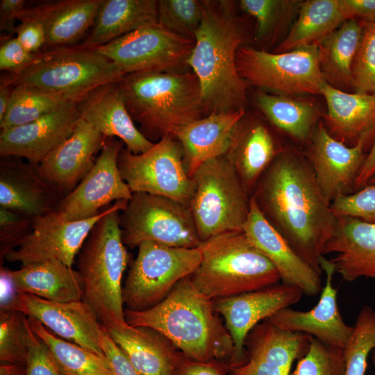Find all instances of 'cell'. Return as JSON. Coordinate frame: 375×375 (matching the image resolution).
<instances>
[{"label":"cell","instance_id":"cell-56","mask_svg":"<svg viewBox=\"0 0 375 375\" xmlns=\"http://www.w3.org/2000/svg\"><path fill=\"white\" fill-rule=\"evenodd\" d=\"M370 356H371V358H372V362L375 366V348L372 351V352L370 353Z\"/></svg>","mask_w":375,"mask_h":375},{"label":"cell","instance_id":"cell-32","mask_svg":"<svg viewBox=\"0 0 375 375\" xmlns=\"http://www.w3.org/2000/svg\"><path fill=\"white\" fill-rule=\"evenodd\" d=\"M158 1L103 0L94 26L79 46L94 49L138 29L158 24Z\"/></svg>","mask_w":375,"mask_h":375},{"label":"cell","instance_id":"cell-47","mask_svg":"<svg viewBox=\"0 0 375 375\" xmlns=\"http://www.w3.org/2000/svg\"><path fill=\"white\" fill-rule=\"evenodd\" d=\"M36 53L27 51L16 37L6 36L0 46V69L6 73H15L28 67Z\"/></svg>","mask_w":375,"mask_h":375},{"label":"cell","instance_id":"cell-13","mask_svg":"<svg viewBox=\"0 0 375 375\" xmlns=\"http://www.w3.org/2000/svg\"><path fill=\"white\" fill-rule=\"evenodd\" d=\"M194 40L158 24L146 26L94 49L124 74L179 71L186 65Z\"/></svg>","mask_w":375,"mask_h":375},{"label":"cell","instance_id":"cell-10","mask_svg":"<svg viewBox=\"0 0 375 375\" xmlns=\"http://www.w3.org/2000/svg\"><path fill=\"white\" fill-rule=\"evenodd\" d=\"M138 247L122 290L126 308L133 310H145L162 301L196 271L202 258L201 246L171 247L144 241Z\"/></svg>","mask_w":375,"mask_h":375},{"label":"cell","instance_id":"cell-30","mask_svg":"<svg viewBox=\"0 0 375 375\" xmlns=\"http://www.w3.org/2000/svg\"><path fill=\"white\" fill-rule=\"evenodd\" d=\"M103 326L142 375H174L183 357L169 341L149 328Z\"/></svg>","mask_w":375,"mask_h":375},{"label":"cell","instance_id":"cell-31","mask_svg":"<svg viewBox=\"0 0 375 375\" xmlns=\"http://www.w3.org/2000/svg\"><path fill=\"white\" fill-rule=\"evenodd\" d=\"M6 272L18 292L58 302L83 299V284L80 274L59 260L33 262Z\"/></svg>","mask_w":375,"mask_h":375},{"label":"cell","instance_id":"cell-27","mask_svg":"<svg viewBox=\"0 0 375 375\" xmlns=\"http://www.w3.org/2000/svg\"><path fill=\"white\" fill-rule=\"evenodd\" d=\"M329 253L335 254L331 261L343 280L375 278V224L338 217L335 231L324 250V256Z\"/></svg>","mask_w":375,"mask_h":375},{"label":"cell","instance_id":"cell-9","mask_svg":"<svg viewBox=\"0 0 375 375\" xmlns=\"http://www.w3.org/2000/svg\"><path fill=\"white\" fill-rule=\"evenodd\" d=\"M236 67L246 83L276 94H321L326 83L319 67L317 44L274 53L241 46Z\"/></svg>","mask_w":375,"mask_h":375},{"label":"cell","instance_id":"cell-26","mask_svg":"<svg viewBox=\"0 0 375 375\" xmlns=\"http://www.w3.org/2000/svg\"><path fill=\"white\" fill-rule=\"evenodd\" d=\"M244 109L212 113L179 128L173 136L181 144L192 177L203 162L226 156L243 120Z\"/></svg>","mask_w":375,"mask_h":375},{"label":"cell","instance_id":"cell-24","mask_svg":"<svg viewBox=\"0 0 375 375\" xmlns=\"http://www.w3.org/2000/svg\"><path fill=\"white\" fill-rule=\"evenodd\" d=\"M64 196L40 174L38 165L17 157L0 160V206L29 218L54 210Z\"/></svg>","mask_w":375,"mask_h":375},{"label":"cell","instance_id":"cell-21","mask_svg":"<svg viewBox=\"0 0 375 375\" xmlns=\"http://www.w3.org/2000/svg\"><path fill=\"white\" fill-rule=\"evenodd\" d=\"M77 103L66 102L32 122L1 130V158H25L38 165L74 131L80 119Z\"/></svg>","mask_w":375,"mask_h":375},{"label":"cell","instance_id":"cell-20","mask_svg":"<svg viewBox=\"0 0 375 375\" xmlns=\"http://www.w3.org/2000/svg\"><path fill=\"white\" fill-rule=\"evenodd\" d=\"M319 266L326 281L317 303L305 311L286 308L267 320L281 328L307 334L327 345L344 349L352 335L353 326L344 321L339 310L338 290L333 285L334 265L323 256Z\"/></svg>","mask_w":375,"mask_h":375},{"label":"cell","instance_id":"cell-55","mask_svg":"<svg viewBox=\"0 0 375 375\" xmlns=\"http://www.w3.org/2000/svg\"><path fill=\"white\" fill-rule=\"evenodd\" d=\"M0 375H26L25 365L7 362L1 364Z\"/></svg>","mask_w":375,"mask_h":375},{"label":"cell","instance_id":"cell-1","mask_svg":"<svg viewBox=\"0 0 375 375\" xmlns=\"http://www.w3.org/2000/svg\"><path fill=\"white\" fill-rule=\"evenodd\" d=\"M252 197L292 249L322 274L319 260L338 217L322 195L309 160L284 149L260 177Z\"/></svg>","mask_w":375,"mask_h":375},{"label":"cell","instance_id":"cell-41","mask_svg":"<svg viewBox=\"0 0 375 375\" xmlns=\"http://www.w3.org/2000/svg\"><path fill=\"white\" fill-rule=\"evenodd\" d=\"M158 23L177 35L194 40L203 17L201 1L160 0Z\"/></svg>","mask_w":375,"mask_h":375},{"label":"cell","instance_id":"cell-2","mask_svg":"<svg viewBox=\"0 0 375 375\" xmlns=\"http://www.w3.org/2000/svg\"><path fill=\"white\" fill-rule=\"evenodd\" d=\"M190 276L149 308H125L126 322L158 332L190 360H227L228 366L234 351L231 337L215 310L214 300L201 293Z\"/></svg>","mask_w":375,"mask_h":375},{"label":"cell","instance_id":"cell-33","mask_svg":"<svg viewBox=\"0 0 375 375\" xmlns=\"http://www.w3.org/2000/svg\"><path fill=\"white\" fill-rule=\"evenodd\" d=\"M278 151L267 126L259 122L240 124L226 157L249 191L271 164Z\"/></svg>","mask_w":375,"mask_h":375},{"label":"cell","instance_id":"cell-49","mask_svg":"<svg viewBox=\"0 0 375 375\" xmlns=\"http://www.w3.org/2000/svg\"><path fill=\"white\" fill-rule=\"evenodd\" d=\"M15 33L22 46L31 53H37L44 48L46 42L43 26L38 21L22 18L19 21Z\"/></svg>","mask_w":375,"mask_h":375},{"label":"cell","instance_id":"cell-29","mask_svg":"<svg viewBox=\"0 0 375 375\" xmlns=\"http://www.w3.org/2000/svg\"><path fill=\"white\" fill-rule=\"evenodd\" d=\"M321 94L327 111L325 127L336 140L350 146L361 138H369L375 131V97L360 92L348 93L327 83Z\"/></svg>","mask_w":375,"mask_h":375},{"label":"cell","instance_id":"cell-11","mask_svg":"<svg viewBox=\"0 0 375 375\" xmlns=\"http://www.w3.org/2000/svg\"><path fill=\"white\" fill-rule=\"evenodd\" d=\"M119 219L123 242L132 249L144 241L180 248L202 243L190 208L166 197L134 192Z\"/></svg>","mask_w":375,"mask_h":375},{"label":"cell","instance_id":"cell-45","mask_svg":"<svg viewBox=\"0 0 375 375\" xmlns=\"http://www.w3.org/2000/svg\"><path fill=\"white\" fill-rule=\"evenodd\" d=\"M331 208L337 217H351L375 224V183L340 196L331 203Z\"/></svg>","mask_w":375,"mask_h":375},{"label":"cell","instance_id":"cell-22","mask_svg":"<svg viewBox=\"0 0 375 375\" xmlns=\"http://www.w3.org/2000/svg\"><path fill=\"white\" fill-rule=\"evenodd\" d=\"M242 231L248 240L274 265L281 282L299 288L308 296L321 292L322 274L292 249L265 218L252 197Z\"/></svg>","mask_w":375,"mask_h":375},{"label":"cell","instance_id":"cell-12","mask_svg":"<svg viewBox=\"0 0 375 375\" xmlns=\"http://www.w3.org/2000/svg\"><path fill=\"white\" fill-rule=\"evenodd\" d=\"M118 167L132 193L163 196L190 206L195 183L188 174L182 147L174 136H163L139 154L123 147Z\"/></svg>","mask_w":375,"mask_h":375},{"label":"cell","instance_id":"cell-4","mask_svg":"<svg viewBox=\"0 0 375 375\" xmlns=\"http://www.w3.org/2000/svg\"><path fill=\"white\" fill-rule=\"evenodd\" d=\"M117 83L132 119L150 141L174 135L206 116L200 84L192 72L128 74Z\"/></svg>","mask_w":375,"mask_h":375},{"label":"cell","instance_id":"cell-35","mask_svg":"<svg viewBox=\"0 0 375 375\" xmlns=\"http://www.w3.org/2000/svg\"><path fill=\"white\" fill-rule=\"evenodd\" d=\"M345 20L339 0L302 1L290 31L274 52H285L316 44Z\"/></svg>","mask_w":375,"mask_h":375},{"label":"cell","instance_id":"cell-53","mask_svg":"<svg viewBox=\"0 0 375 375\" xmlns=\"http://www.w3.org/2000/svg\"><path fill=\"white\" fill-rule=\"evenodd\" d=\"M16 293L17 290L6 269L1 268V307L8 303Z\"/></svg>","mask_w":375,"mask_h":375},{"label":"cell","instance_id":"cell-18","mask_svg":"<svg viewBox=\"0 0 375 375\" xmlns=\"http://www.w3.org/2000/svg\"><path fill=\"white\" fill-rule=\"evenodd\" d=\"M368 138L350 146L334 138L319 122L312 133L308 158L319 188L331 203L342 195L351 194L365 158Z\"/></svg>","mask_w":375,"mask_h":375},{"label":"cell","instance_id":"cell-17","mask_svg":"<svg viewBox=\"0 0 375 375\" xmlns=\"http://www.w3.org/2000/svg\"><path fill=\"white\" fill-rule=\"evenodd\" d=\"M1 310H11L32 317L60 338L106 358L99 334L103 325L83 301L58 302L17 291Z\"/></svg>","mask_w":375,"mask_h":375},{"label":"cell","instance_id":"cell-7","mask_svg":"<svg viewBox=\"0 0 375 375\" xmlns=\"http://www.w3.org/2000/svg\"><path fill=\"white\" fill-rule=\"evenodd\" d=\"M123 76L97 51L78 45L42 50L28 67L4 74L1 82L33 87L65 101L78 103L94 90Z\"/></svg>","mask_w":375,"mask_h":375},{"label":"cell","instance_id":"cell-39","mask_svg":"<svg viewBox=\"0 0 375 375\" xmlns=\"http://www.w3.org/2000/svg\"><path fill=\"white\" fill-rule=\"evenodd\" d=\"M301 3L299 0H241L239 4L242 10L256 19V38L265 40L297 17Z\"/></svg>","mask_w":375,"mask_h":375},{"label":"cell","instance_id":"cell-16","mask_svg":"<svg viewBox=\"0 0 375 375\" xmlns=\"http://www.w3.org/2000/svg\"><path fill=\"white\" fill-rule=\"evenodd\" d=\"M303 294L299 288L279 282L256 290L215 300V310L224 318L233 342L234 351L228 367L244 362L246 338L259 322L297 303Z\"/></svg>","mask_w":375,"mask_h":375},{"label":"cell","instance_id":"cell-50","mask_svg":"<svg viewBox=\"0 0 375 375\" xmlns=\"http://www.w3.org/2000/svg\"><path fill=\"white\" fill-rule=\"evenodd\" d=\"M174 375H230L228 366L222 362H199L183 356Z\"/></svg>","mask_w":375,"mask_h":375},{"label":"cell","instance_id":"cell-14","mask_svg":"<svg viewBox=\"0 0 375 375\" xmlns=\"http://www.w3.org/2000/svg\"><path fill=\"white\" fill-rule=\"evenodd\" d=\"M123 145L115 138H105L92 169L54 210L60 219L79 221L92 218L112 201L131 199L133 193L118 167V157Z\"/></svg>","mask_w":375,"mask_h":375},{"label":"cell","instance_id":"cell-43","mask_svg":"<svg viewBox=\"0 0 375 375\" xmlns=\"http://www.w3.org/2000/svg\"><path fill=\"white\" fill-rule=\"evenodd\" d=\"M297 360L290 375H344L343 349L327 345L313 337L306 353Z\"/></svg>","mask_w":375,"mask_h":375},{"label":"cell","instance_id":"cell-40","mask_svg":"<svg viewBox=\"0 0 375 375\" xmlns=\"http://www.w3.org/2000/svg\"><path fill=\"white\" fill-rule=\"evenodd\" d=\"M375 348V310L365 305L360 310L353 331L344 347V375H365L367 358Z\"/></svg>","mask_w":375,"mask_h":375},{"label":"cell","instance_id":"cell-25","mask_svg":"<svg viewBox=\"0 0 375 375\" xmlns=\"http://www.w3.org/2000/svg\"><path fill=\"white\" fill-rule=\"evenodd\" d=\"M77 108L81 119L104 137L119 138L133 153H144L154 144L135 125L117 81L94 90L77 103Z\"/></svg>","mask_w":375,"mask_h":375},{"label":"cell","instance_id":"cell-51","mask_svg":"<svg viewBox=\"0 0 375 375\" xmlns=\"http://www.w3.org/2000/svg\"><path fill=\"white\" fill-rule=\"evenodd\" d=\"M24 0H1L0 30L10 34L14 33L16 22L26 8Z\"/></svg>","mask_w":375,"mask_h":375},{"label":"cell","instance_id":"cell-54","mask_svg":"<svg viewBox=\"0 0 375 375\" xmlns=\"http://www.w3.org/2000/svg\"><path fill=\"white\" fill-rule=\"evenodd\" d=\"M13 86L1 82L0 84V121L3 119L8 106Z\"/></svg>","mask_w":375,"mask_h":375},{"label":"cell","instance_id":"cell-46","mask_svg":"<svg viewBox=\"0 0 375 375\" xmlns=\"http://www.w3.org/2000/svg\"><path fill=\"white\" fill-rule=\"evenodd\" d=\"M25 367L26 375H64L28 322Z\"/></svg>","mask_w":375,"mask_h":375},{"label":"cell","instance_id":"cell-38","mask_svg":"<svg viewBox=\"0 0 375 375\" xmlns=\"http://www.w3.org/2000/svg\"><path fill=\"white\" fill-rule=\"evenodd\" d=\"M66 102L57 96L33 87L14 86L8 106L0 121V128L3 130L32 122Z\"/></svg>","mask_w":375,"mask_h":375},{"label":"cell","instance_id":"cell-52","mask_svg":"<svg viewBox=\"0 0 375 375\" xmlns=\"http://www.w3.org/2000/svg\"><path fill=\"white\" fill-rule=\"evenodd\" d=\"M375 177V139L369 152L366 155L354 183V189L360 190Z\"/></svg>","mask_w":375,"mask_h":375},{"label":"cell","instance_id":"cell-44","mask_svg":"<svg viewBox=\"0 0 375 375\" xmlns=\"http://www.w3.org/2000/svg\"><path fill=\"white\" fill-rule=\"evenodd\" d=\"M362 32L353 65L352 86L375 97V22H361Z\"/></svg>","mask_w":375,"mask_h":375},{"label":"cell","instance_id":"cell-19","mask_svg":"<svg viewBox=\"0 0 375 375\" xmlns=\"http://www.w3.org/2000/svg\"><path fill=\"white\" fill-rule=\"evenodd\" d=\"M312 336L278 327L268 320L257 324L245 340L244 362L230 375H290L294 360L307 351Z\"/></svg>","mask_w":375,"mask_h":375},{"label":"cell","instance_id":"cell-48","mask_svg":"<svg viewBox=\"0 0 375 375\" xmlns=\"http://www.w3.org/2000/svg\"><path fill=\"white\" fill-rule=\"evenodd\" d=\"M99 342L113 375H142L107 333L103 326L99 334Z\"/></svg>","mask_w":375,"mask_h":375},{"label":"cell","instance_id":"cell-5","mask_svg":"<svg viewBox=\"0 0 375 375\" xmlns=\"http://www.w3.org/2000/svg\"><path fill=\"white\" fill-rule=\"evenodd\" d=\"M128 201H117L94 225L79 254L83 301L106 327L126 328L122 280L128 256L122 240L119 212Z\"/></svg>","mask_w":375,"mask_h":375},{"label":"cell","instance_id":"cell-15","mask_svg":"<svg viewBox=\"0 0 375 375\" xmlns=\"http://www.w3.org/2000/svg\"><path fill=\"white\" fill-rule=\"evenodd\" d=\"M109 207L92 218L65 221L55 210L32 218L30 231L5 259L22 266L47 260H57L72 267L96 223Z\"/></svg>","mask_w":375,"mask_h":375},{"label":"cell","instance_id":"cell-36","mask_svg":"<svg viewBox=\"0 0 375 375\" xmlns=\"http://www.w3.org/2000/svg\"><path fill=\"white\" fill-rule=\"evenodd\" d=\"M256 102L269 121L286 135L299 142L310 140L318 115L312 103L267 92L258 93Z\"/></svg>","mask_w":375,"mask_h":375},{"label":"cell","instance_id":"cell-28","mask_svg":"<svg viewBox=\"0 0 375 375\" xmlns=\"http://www.w3.org/2000/svg\"><path fill=\"white\" fill-rule=\"evenodd\" d=\"M103 0H61L26 7L19 18H28L44 27L43 50L72 47L94 24Z\"/></svg>","mask_w":375,"mask_h":375},{"label":"cell","instance_id":"cell-6","mask_svg":"<svg viewBox=\"0 0 375 375\" xmlns=\"http://www.w3.org/2000/svg\"><path fill=\"white\" fill-rule=\"evenodd\" d=\"M200 246L201 261L190 277L201 293L214 301L281 281L276 267L243 231L217 235Z\"/></svg>","mask_w":375,"mask_h":375},{"label":"cell","instance_id":"cell-8","mask_svg":"<svg viewBox=\"0 0 375 375\" xmlns=\"http://www.w3.org/2000/svg\"><path fill=\"white\" fill-rule=\"evenodd\" d=\"M192 178L195 190L189 208L200 240L242 231L251 197L228 158L224 156L203 162Z\"/></svg>","mask_w":375,"mask_h":375},{"label":"cell","instance_id":"cell-3","mask_svg":"<svg viewBox=\"0 0 375 375\" xmlns=\"http://www.w3.org/2000/svg\"><path fill=\"white\" fill-rule=\"evenodd\" d=\"M201 22L186 65L199 82L205 115L244 108L247 83L236 67L243 35L233 3L201 1Z\"/></svg>","mask_w":375,"mask_h":375},{"label":"cell","instance_id":"cell-34","mask_svg":"<svg viewBox=\"0 0 375 375\" xmlns=\"http://www.w3.org/2000/svg\"><path fill=\"white\" fill-rule=\"evenodd\" d=\"M362 32L361 22L347 19L316 43L320 69L328 84L340 90L352 86L353 65Z\"/></svg>","mask_w":375,"mask_h":375},{"label":"cell","instance_id":"cell-57","mask_svg":"<svg viewBox=\"0 0 375 375\" xmlns=\"http://www.w3.org/2000/svg\"><path fill=\"white\" fill-rule=\"evenodd\" d=\"M375 183V177L374 178H372L368 184H374ZM367 184V185H368ZM366 186V185H365Z\"/></svg>","mask_w":375,"mask_h":375},{"label":"cell","instance_id":"cell-23","mask_svg":"<svg viewBox=\"0 0 375 375\" xmlns=\"http://www.w3.org/2000/svg\"><path fill=\"white\" fill-rule=\"evenodd\" d=\"M105 138L80 117L72 133L38 165L40 174L66 196L92 169Z\"/></svg>","mask_w":375,"mask_h":375},{"label":"cell","instance_id":"cell-42","mask_svg":"<svg viewBox=\"0 0 375 375\" xmlns=\"http://www.w3.org/2000/svg\"><path fill=\"white\" fill-rule=\"evenodd\" d=\"M27 317L11 310L0 312V360L25 365L27 356Z\"/></svg>","mask_w":375,"mask_h":375},{"label":"cell","instance_id":"cell-37","mask_svg":"<svg viewBox=\"0 0 375 375\" xmlns=\"http://www.w3.org/2000/svg\"><path fill=\"white\" fill-rule=\"evenodd\" d=\"M27 319L64 375H113L106 358L53 334L32 317Z\"/></svg>","mask_w":375,"mask_h":375}]
</instances>
